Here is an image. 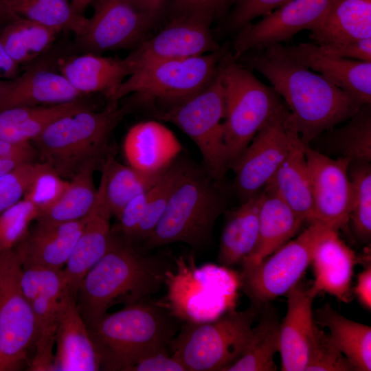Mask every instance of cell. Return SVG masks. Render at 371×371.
<instances>
[{
	"label": "cell",
	"mask_w": 371,
	"mask_h": 371,
	"mask_svg": "<svg viewBox=\"0 0 371 371\" xmlns=\"http://www.w3.org/2000/svg\"><path fill=\"white\" fill-rule=\"evenodd\" d=\"M43 164H23L0 176V214L23 199Z\"/></svg>",
	"instance_id": "obj_44"
},
{
	"label": "cell",
	"mask_w": 371,
	"mask_h": 371,
	"mask_svg": "<svg viewBox=\"0 0 371 371\" xmlns=\"http://www.w3.org/2000/svg\"><path fill=\"white\" fill-rule=\"evenodd\" d=\"M111 217L104 197L103 182L100 180L95 205L63 269L69 292L74 298L82 280L102 259L109 247L112 236Z\"/></svg>",
	"instance_id": "obj_23"
},
{
	"label": "cell",
	"mask_w": 371,
	"mask_h": 371,
	"mask_svg": "<svg viewBox=\"0 0 371 371\" xmlns=\"http://www.w3.org/2000/svg\"><path fill=\"white\" fill-rule=\"evenodd\" d=\"M95 0H71V3L74 9L79 14H83V12L87 6Z\"/></svg>",
	"instance_id": "obj_55"
},
{
	"label": "cell",
	"mask_w": 371,
	"mask_h": 371,
	"mask_svg": "<svg viewBox=\"0 0 371 371\" xmlns=\"http://www.w3.org/2000/svg\"><path fill=\"white\" fill-rule=\"evenodd\" d=\"M69 183V181L62 178L47 164L43 162L41 169L23 199L32 203L40 215L58 201L67 189Z\"/></svg>",
	"instance_id": "obj_43"
},
{
	"label": "cell",
	"mask_w": 371,
	"mask_h": 371,
	"mask_svg": "<svg viewBox=\"0 0 371 371\" xmlns=\"http://www.w3.org/2000/svg\"><path fill=\"white\" fill-rule=\"evenodd\" d=\"M286 128L289 139L287 154L262 190L277 194L303 222L310 223L313 221V212L305 155L307 144L303 142L299 133L286 119Z\"/></svg>",
	"instance_id": "obj_25"
},
{
	"label": "cell",
	"mask_w": 371,
	"mask_h": 371,
	"mask_svg": "<svg viewBox=\"0 0 371 371\" xmlns=\"http://www.w3.org/2000/svg\"><path fill=\"white\" fill-rule=\"evenodd\" d=\"M123 150L128 165L142 172L155 173L166 170L180 155L182 147L169 128L149 120L128 130Z\"/></svg>",
	"instance_id": "obj_27"
},
{
	"label": "cell",
	"mask_w": 371,
	"mask_h": 371,
	"mask_svg": "<svg viewBox=\"0 0 371 371\" xmlns=\"http://www.w3.org/2000/svg\"><path fill=\"white\" fill-rule=\"evenodd\" d=\"M357 262L355 252L339 237L338 230L330 231L319 243L311 264L315 280L306 290L314 298L325 292L348 303L351 298V281Z\"/></svg>",
	"instance_id": "obj_26"
},
{
	"label": "cell",
	"mask_w": 371,
	"mask_h": 371,
	"mask_svg": "<svg viewBox=\"0 0 371 371\" xmlns=\"http://www.w3.org/2000/svg\"><path fill=\"white\" fill-rule=\"evenodd\" d=\"M358 300L363 307L371 309V267L361 272L357 278V284L354 288Z\"/></svg>",
	"instance_id": "obj_51"
},
{
	"label": "cell",
	"mask_w": 371,
	"mask_h": 371,
	"mask_svg": "<svg viewBox=\"0 0 371 371\" xmlns=\"http://www.w3.org/2000/svg\"><path fill=\"white\" fill-rule=\"evenodd\" d=\"M58 33L55 29L19 17L1 30L0 39L17 64L29 65L52 47Z\"/></svg>",
	"instance_id": "obj_36"
},
{
	"label": "cell",
	"mask_w": 371,
	"mask_h": 371,
	"mask_svg": "<svg viewBox=\"0 0 371 371\" xmlns=\"http://www.w3.org/2000/svg\"><path fill=\"white\" fill-rule=\"evenodd\" d=\"M0 371H6V368L2 359L1 351H0Z\"/></svg>",
	"instance_id": "obj_57"
},
{
	"label": "cell",
	"mask_w": 371,
	"mask_h": 371,
	"mask_svg": "<svg viewBox=\"0 0 371 371\" xmlns=\"http://www.w3.org/2000/svg\"><path fill=\"white\" fill-rule=\"evenodd\" d=\"M228 52L225 45L214 52L154 62L135 69L114 91L107 102H119L130 93L175 105L205 87L216 76Z\"/></svg>",
	"instance_id": "obj_10"
},
{
	"label": "cell",
	"mask_w": 371,
	"mask_h": 371,
	"mask_svg": "<svg viewBox=\"0 0 371 371\" xmlns=\"http://www.w3.org/2000/svg\"><path fill=\"white\" fill-rule=\"evenodd\" d=\"M51 62L36 60L16 78L9 81L0 97V111L15 106L53 105L74 101L85 95L77 91Z\"/></svg>",
	"instance_id": "obj_20"
},
{
	"label": "cell",
	"mask_w": 371,
	"mask_h": 371,
	"mask_svg": "<svg viewBox=\"0 0 371 371\" xmlns=\"http://www.w3.org/2000/svg\"><path fill=\"white\" fill-rule=\"evenodd\" d=\"M261 306L229 309L205 322H181L169 345L187 371H225L244 353Z\"/></svg>",
	"instance_id": "obj_6"
},
{
	"label": "cell",
	"mask_w": 371,
	"mask_h": 371,
	"mask_svg": "<svg viewBox=\"0 0 371 371\" xmlns=\"http://www.w3.org/2000/svg\"><path fill=\"white\" fill-rule=\"evenodd\" d=\"M309 30L317 45L371 38V0H333Z\"/></svg>",
	"instance_id": "obj_30"
},
{
	"label": "cell",
	"mask_w": 371,
	"mask_h": 371,
	"mask_svg": "<svg viewBox=\"0 0 371 371\" xmlns=\"http://www.w3.org/2000/svg\"><path fill=\"white\" fill-rule=\"evenodd\" d=\"M91 108L82 98L36 106H15L0 111V139L14 143H29L56 120Z\"/></svg>",
	"instance_id": "obj_32"
},
{
	"label": "cell",
	"mask_w": 371,
	"mask_h": 371,
	"mask_svg": "<svg viewBox=\"0 0 371 371\" xmlns=\"http://www.w3.org/2000/svg\"><path fill=\"white\" fill-rule=\"evenodd\" d=\"M58 71L82 94L101 93L109 99L131 74L125 58L91 53L73 55L56 61Z\"/></svg>",
	"instance_id": "obj_28"
},
{
	"label": "cell",
	"mask_w": 371,
	"mask_h": 371,
	"mask_svg": "<svg viewBox=\"0 0 371 371\" xmlns=\"http://www.w3.org/2000/svg\"><path fill=\"white\" fill-rule=\"evenodd\" d=\"M19 17L21 16L15 14L4 0H0V31L5 25Z\"/></svg>",
	"instance_id": "obj_54"
},
{
	"label": "cell",
	"mask_w": 371,
	"mask_h": 371,
	"mask_svg": "<svg viewBox=\"0 0 371 371\" xmlns=\"http://www.w3.org/2000/svg\"><path fill=\"white\" fill-rule=\"evenodd\" d=\"M355 370L346 357L331 343L328 335L317 328L315 342L305 371Z\"/></svg>",
	"instance_id": "obj_45"
},
{
	"label": "cell",
	"mask_w": 371,
	"mask_h": 371,
	"mask_svg": "<svg viewBox=\"0 0 371 371\" xmlns=\"http://www.w3.org/2000/svg\"><path fill=\"white\" fill-rule=\"evenodd\" d=\"M225 116V92L220 66L214 78L202 89L155 113L157 119L175 124L195 143L203 168L217 181L229 169L224 138Z\"/></svg>",
	"instance_id": "obj_9"
},
{
	"label": "cell",
	"mask_w": 371,
	"mask_h": 371,
	"mask_svg": "<svg viewBox=\"0 0 371 371\" xmlns=\"http://www.w3.org/2000/svg\"><path fill=\"white\" fill-rule=\"evenodd\" d=\"M181 322L152 299L106 313L87 327L101 359L100 370L130 371L151 352L169 348Z\"/></svg>",
	"instance_id": "obj_3"
},
{
	"label": "cell",
	"mask_w": 371,
	"mask_h": 371,
	"mask_svg": "<svg viewBox=\"0 0 371 371\" xmlns=\"http://www.w3.org/2000/svg\"><path fill=\"white\" fill-rule=\"evenodd\" d=\"M286 106L263 126L234 162V188L242 202L258 194L273 178L285 158L289 139Z\"/></svg>",
	"instance_id": "obj_15"
},
{
	"label": "cell",
	"mask_w": 371,
	"mask_h": 371,
	"mask_svg": "<svg viewBox=\"0 0 371 371\" xmlns=\"http://www.w3.org/2000/svg\"><path fill=\"white\" fill-rule=\"evenodd\" d=\"M17 15L59 32H72L75 36L84 31L88 19L78 13L68 0H4Z\"/></svg>",
	"instance_id": "obj_38"
},
{
	"label": "cell",
	"mask_w": 371,
	"mask_h": 371,
	"mask_svg": "<svg viewBox=\"0 0 371 371\" xmlns=\"http://www.w3.org/2000/svg\"><path fill=\"white\" fill-rule=\"evenodd\" d=\"M20 67L7 53L0 39V80H14L20 75Z\"/></svg>",
	"instance_id": "obj_52"
},
{
	"label": "cell",
	"mask_w": 371,
	"mask_h": 371,
	"mask_svg": "<svg viewBox=\"0 0 371 371\" xmlns=\"http://www.w3.org/2000/svg\"><path fill=\"white\" fill-rule=\"evenodd\" d=\"M21 284L35 318V355L30 370L52 371L55 336L63 302L69 293L63 269L23 268Z\"/></svg>",
	"instance_id": "obj_14"
},
{
	"label": "cell",
	"mask_w": 371,
	"mask_h": 371,
	"mask_svg": "<svg viewBox=\"0 0 371 371\" xmlns=\"http://www.w3.org/2000/svg\"><path fill=\"white\" fill-rule=\"evenodd\" d=\"M238 60L271 82L289 110L287 122L305 144L348 120L363 106L323 76L284 54L279 44L246 52Z\"/></svg>",
	"instance_id": "obj_1"
},
{
	"label": "cell",
	"mask_w": 371,
	"mask_h": 371,
	"mask_svg": "<svg viewBox=\"0 0 371 371\" xmlns=\"http://www.w3.org/2000/svg\"><path fill=\"white\" fill-rule=\"evenodd\" d=\"M93 14L71 47L80 54L134 49L155 24L135 0H95Z\"/></svg>",
	"instance_id": "obj_13"
},
{
	"label": "cell",
	"mask_w": 371,
	"mask_h": 371,
	"mask_svg": "<svg viewBox=\"0 0 371 371\" xmlns=\"http://www.w3.org/2000/svg\"><path fill=\"white\" fill-rule=\"evenodd\" d=\"M256 246L240 264L242 271L258 265L297 232L303 221L277 194L262 190Z\"/></svg>",
	"instance_id": "obj_29"
},
{
	"label": "cell",
	"mask_w": 371,
	"mask_h": 371,
	"mask_svg": "<svg viewBox=\"0 0 371 371\" xmlns=\"http://www.w3.org/2000/svg\"><path fill=\"white\" fill-rule=\"evenodd\" d=\"M39 215L30 201L22 199L0 214V252L14 249L27 234Z\"/></svg>",
	"instance_id": "obj_42"
},
{
	"label": "cell",
	"mask_w": 371,
	"mask_h": 371,
	"mask_svg": "<svg viewBox=\"0 0 371 371\" xmlns=\"http://www.w3.org/2000/svg\"><path fill=\"white\" fill-rule=\"evenodd\" d=\"M87 216L60 223L36 221L25 238L14 248L23 268L63 269L82 233Z\"/></svg>",
	"instance_id": "obj_22"
},
{
	"label": "cell",
	"mask_w": 371,
	"mask_h": 371,
	"mask_svg": "<svg viewBox=\"0 0 371 371\" xmlns=\"http://www.w3.org/2000/svg\"><path fill=\"white\" fill-rule=\"evenodd\" d=\"M279 47L284 54L318 72L361 105L371 103V62L327 55L312 43Z\"/></svg>",
	"instance_id": "obj_19"
},
{
	"label": "cell",
	"mask_w": 371,
	"mask_h": 371,
	"mask_svg": "<svg viewBox=\"0 0 371 371\" xmlns=\"http://www.w3.org/2000/svg\"><path fill=\"white\" fill-rule=\"evenodd\" d=\"M290 0H236L228 18L227 31L236 33L260 16H265Z\"/></svg>",
	"instance_id": "obj_46"
},
{
	"label": "cell",
	"mask_w": 371,
	"mask_h": 371,
	"mask_svg": "<svg viewBox=\"0 0 371 371\" xmlns=\"http://www.w3.org/2000/svg\"><path fill=\"white\" fill-rule=\"evenodd\" d=\"M333 0H290L265 15L247 23L236 33L232 55L237 60L243 54L291 40L304 30H311L324 15Z\"/></svg>",
	"instance_id": "obj_17"
},
{
	"label": "cell",
	"mask_w": 371,
	"mask_h": 371,
	"mask_svg": "<svg viewBox=\"0 0 371 371\" xmlns=\"http://www.w3.org/2000/svg\"><path fill=\"white\" fill-rule=\"evenodd\" d=\"M98 168L100 166L94 163L85 166L69 181L67 189L58 201L41 214L36 221L60 223L78 221L88 216L97 199L98 188L94 183L93 172Z\"/></svg>",
	"instance_id": "obj_37"
},
{
	"label": "cell",
	"mask_w": 371,
	"mask_h": 371,
	"mask_svg": "<svg viewBox=\"0 0 371 371\" xmlns=\"http://www.w3.org/2000/svg\"><path fill=\"white\" fill-rule=\"evenodd\" d=\"M119 102H107L100 111L91 108L63 116L32 142L38 154L58 175L72 179L85 166L100 167L114 149L110 137L128 111Z\"/></svg>",
	"instance_id": "obj_4"
},
{
	"label": "cell",
	"mask_w": 371,
	"mask_h": 371,
	"mask_svg": "<svg viewBox=\"0 0 371 371\" xmlns=\"http://www.w3.org/2000/svg\"><path fill=\"white\" fill-rule=\"evenodd\" d=\"M317 46L323 53L327 55L371 62V38Z\"/></svg>",
	"instance_id": "obj_49"
},
{
	"label": "cell",
	"mask_w": 371,
	"mask_h": 371,
	"mask_svg": "<svg viewBox=\"0 0 371 371\" xmlns=\"http://www.w3.org/2000/svg\"><path fill=\"white\" fill-rule=\"evenodd\" d=\"M260 313L259 322L252 327L244 353L225 371L276 370L274 356L280 348L278 315L269 302L260 307Z\"/></svg>",
	"instance_id": "obj_35"
},
{
	"label": "cell",
	"mask_w": 371,
	"mask_h": 371,
	"mask_svg": "<svg viewBox=\"0 0 371 371\" xmlns=\"http://www.w3.org/2000/svg\"><path fill=\"white\" fill-rule=\"evenodd\" d=\"M315 322L328 328L333 345L355 370H371V328L349 319L326 303L315 311Z\"/></svg>",
	"instance_id": "obj_33"
},
{
	"label": "cell",
	"mask_w": 371,
	"mask_h": 371,
	"mask_svg": "<svg viewBox=\"0 0 371 371\" xmlns=\"http://www.w3.org/2000/svg\"><path fill=\"white\" fill-rule=\"evenodd\" d=\"M38 151L29 143H14L0 139V176L26 164L34 163Z\"/></svg>",
	"instance_id": "obj_48"
},
{
	"label": "cell",
	"mask_w": 371,
	"mask_h": 371,
	"mask_svg": "<svg viewBox=\"0 0 371 371\" xmlns=\"http://www.w3.org/2000/svg\"><path fill=\"white\" fill-rule=\"evenodd\" d=\"M166 296L159 302L181 322L213 320L234 308L240 278L229 268L206 264L197 267L192 255L173 257Z\"/></svg>",
	"instance_id": "obj_7"
},
{
	"label": "cell",
	"mask_w": 371,
	"mask_h": 371,
	"mask_svg": "<svg viewBox=\"0 0 371 371\" xmlns=\"http://www.w3.org/2000/svg\"><path fill=\"white\" fill-rule=\"evenodd\" d=\"M236 0H170L172 16H192L210 23L221 16Z\"/></svg>",
	"instance_id": "obj_47"
},
{
	"label": "cell",
	"mask_w": 371,
	"mask_h": 371,
	"mask_svg": "<svg viewBox=\"0 0 371 371\" xmlns=\"http://www.w3.org/2000/svg\"><path fill=\"white\" fill-rule=\"evenodd\" d=\"M210 25L211 23L196 16H172L163 30L144 40L124 58L131 74L154 62L200 56L218 50L221 47L214 38Z\"/></svg>",
	"instance_id": "obj_18"
},
{
	"label": "cell",
	"mask_w": 371,
	"mask_h": 371,
	"mask_svg": "<svg viewBox=\"0 0 371 371\" xmlns=\"http://www.w3.org/2000/svg\"><path fill=\"white\" fill-rule=\"evenodd\" d=\"M10 80H0V97L5 91Z\"/></svg>",
	"instance_id": "obj_56"
},
{
	"label": "cell",
	"mask_w": 371,
	"mask_h": 371,
	"mask_svg": "<svg viewBox=\"0 0 371 371\" xmlns=\"http://www.w3.org/2000/svg\"><path fill=\"white\" fill-rule=\"evenodd\" d=\"M55 345L52 371L100 370V356L70 293L62 306Z\"/></svg>",
	"instance_id": "obj_24"
},
{
	"label": "cell",
	"mask_w": 371,
	"mask_h": 371,
	"mask_svg": "<svg viewBox=\"0 0 371 371\" xmlns=\"http://www.w3.org/2000/svg\"><path fill=\"white\" fill-rule=\"evenodd\" d=\"M224 87V138L229 168L243 153L258 131L286 105L273 87L260 81L227 52L220 64Z\"/></svg>",
	"instance_id": "obj_8"
},
{
	"label": "cell",
	"mask_w": 371,
	"mask_h": 371,
	"mask_svg": "<svg viewBox=\"0 0 371 371\" xmlns=\"http://www.w3.org/2000/svg\"><path fill=\"white\" fill-rule=\"evenodd\" d=\"M100 168L105 200L112 216L116 218L132 199L149 190L166 170L148 173L122 164L116 160L115 149Z\"/></svg>",
	"instance_id": "obj_34"
},
{
	"label": "cell",
	"mask_w": 371,
	"mask_h": 371,
	"mask_svg": "<svg viewBox=\"0 0 371 371\" xmlns=\"http://www.w3.org/2000/svg\"><path fill=\"white\" fill-rule=\"evenodd\" d=\"M348 175L352 187L349 221L355 235L363 243L371 236V168L370 164H350Z\"/></svg>",
	"instance_id": "obj_41"
},
{
	"label": "cell",
	"mask_w": 371,
	"mask_h": 371,
	"mask_svg": "<svg viewBox=\"0 0 371 371\" xmlns=\"http://www.w3.org/2000/svg\"><path fill=\"white\" fill-rule=\"evenodd\" d=\"M262 192L227 212L218 254L220 265L230 269L247 258L255 249L259 229Z\"/></svg>",
	"instance_id": "obj_31"
},
{
	"label": "cell",
	"mask_w": 371,
	"mask_h": 371,
	"mask_svg": "<svg viewBox=\"0 0 371 371\" xmlns=\"http://www.w3.org/2000/svg\"><path fill=\"white\" fill-rule=\"evenodd\" d=\"M130 371H187L185 366L164 348L151 352L138 359Z\"/></svg>",
	"instance_id": "obj_50"
},
{
	"label": "cell",
	"mask_w": 371,
	"mask_h": 371,
	"mask_svg": "<svg viewBox=\"0 0 371 371\" xmlns=\"http://www.w3.org/2000/svg\"><path fill=\"white\" fill-rule=\"evenodd\" d=\"M332 229H335L313 221L296 238L285 243L258 265L241 271L240 286L251 304L262 306L295 286L311 264L319 243Z\"/></svg>",
	"instance_id": "obj_11"
},
{
	"label": "cell",
	"mask_w": 371,
	"mask_h": 371,
	"mask_svg": "<svg viewBox=\"0 0 371 371\" xmlns=\"http://www.w3.org/2000/svg\"><path fill=\"white\" fill-rule=\"evenodd\" d=\"M217 182L203 166L190 162L155 229L142 243L143 248L150 250L183 243L196 249L208 245L215 222L225 206Z\"/></svg>",
	"instance_id": "obj_5"
},
{
	"label": "cell",
	"mask_w": 371,
	"mask_h": 371,
	"mask_svg": "<svg viewBox=\"0 0 371 371\" xmlns=\"http://www.w3.org/2000/svg\"><path fill=\"white\" fill-rule=\"evenodd\" d=\"M23 267L14 249L0 252V351L6 371L18 370L34 348V315L22 287Z\"/></svg>",
	"instance_id": "obj_12"
},
{
	"label": "cell",
	"mask_w": 371,
	"mask_h": 371,
	"mask_svg": "<svg viewBox=\"0 0 371 371\" xmlns=\"http://www.w3.org/2000/svg\"><path fill=\"white\" fill-rule=\"evenodd\" d=\"M313 201V221L337 230L349 221L352 187L348 175L350 160L332 159L306 145Z\"/></svg>",
	"instance_id": "obj_16"
},
{
	"label": "cell",
	"mask_w": 371,
	"mask_h": 371,
	"mask_svg": "<svg viewBox=\"0 0 371 371\" xmlns=\"http://www.w3.org/2000/svg\"><path fill=\"white\" fill-rule=\"evenodd\" d=\"M111 230L106 254L82 280L75 298L87 327L115 305L150 300L174 265L169 254L142 252Z\"/></svg>",
	"instance_id": "obj_2"
},
{
	"label": "cell",
	"mask_w": 371,
	"mask_h": 371,
	"mask_svg": "<svg viewBox=\"0 0 371 371\" xmlns=\"http://www.w3.org/2000/svg\"><path fill=\"white\" fill-rule=\"evenodd\" d=\"M190 161L180 155L149 189L146 212L137 231L134 246L142 243L153 232L163 215L172 192L189 166Z\"/></svg>",
	"instance_id": "obj_40"
},
{
	"label": "cell",
	"mask_w": 371,
	"mask_h": 371,
	"mask_svg": "<svg viewBox=\"0 0 371 371\" xmlns=\"http://www.w3.org/2000/svg\"><path fill=\"white\" fill-rule=\"evenodd\" d=\"M334 146L350 163L370 164L371 160V109L363 104L343 126L330 129Z\"/></svg>",
	"instance_id": "obj_39"
},
{
	"label": "cell",
	"mask_w": 371,
	"mask_h": 371,
	"mask_svg": "<svg viewBox=\"0 0 371 371\" xmlns=\"http://www.w3.org/2000/svg\"><path fill=\"white\" fill-rule=\"evenodd\" d=\"M156 23L170 7V0H135Z\"/></svg>",
	"instance_id": "obj_53"
},
{
	"label": "cell",
	"mask_w": 371,
	"mask_h": 371,
	"mask_svg": "<svg viewBox=\"0 0 371 371\" xmlns=\"http://www.w3.org/2000/svg\"><path fill=\"white\" fill-rule=\"evenodd\" d=\"M287 311L279 327V352L283 371H305L317 328L313 298L297 284L288 291Z\"/></svg>",
	"instance_id": "obj_21"
}]
</instances>
